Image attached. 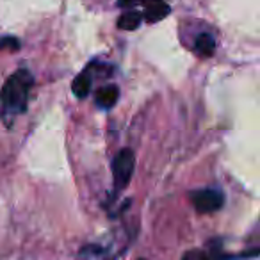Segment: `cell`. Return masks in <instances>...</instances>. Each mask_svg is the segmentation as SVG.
<instances>
[{"instance_id":"obj_1","label":"cell","mask_w":260,"mask_h":260,"mask_svg":"<svg viewBox=\"0 0 260 260\" xmlns=\"http://www.w3.org/2000/svg\"><path fill=\"white\" fill-rule=\"evenodd\" d=\"M32 86L34 77L29 70L15 72L2 86V91H0V114H2V121L8 126H11L13 121L27 111Z\"/></svg>"},{"instance_id":"obj_2","label":"cell","mask_w":260,"mask_h":260,"mask_svg":"<svg viewBox=\"0 0 260 260\" xmlns=\"http://www.w3.org/2000/svg\"><path fill=\"white\" fill-rule=\"evenodd\" d=\"M134 168H136V157L132 150L123 148L121 152L116 153L114 160H112V180H114L116 192L123 191L128 185L130 178L134 175Z\"/></svg>"},{"instance_id":"obj_3","label":"cell","mask_w":260,"mask_h":260,"mask_svg":"<svg viewBox=\"0 0 260 260\" xmlns=\"http://www.w3.org/2000/svg\"><path fill=\"white\" fill-rule=\"evenodd\" d=\"M119 8H136V6H143L145 11L141 13L143 20H146L148 23H155L159 20L166 18L170 15V6L164 0H119Z\"/></svg>"},{"instance_id":"obj_4","label":"cell","mask_w":260,"mask_h":260,"mask_svg":"<svg viewBox=\"0 0 260 260\" xmlns=\"http://www.w3.org/2000/svg\"><path fill=\"white\" fill-rule=\"evenodd\" d=\"M194 209L200 214H212L223 207L224 196L219 189H200V191H192L189 194Z\"/></svg>"},{"instance_id":"obj_5","label":"cell","mask_w":260,"mask_h":260,"mask_svg":"<svg viewBox=\"0 0 260 260\" xmlns=\"http://www.w3.org/2000/svg\"><path fill=\"white\" fill-rule=\"evenodd\" d=\"M118 98H119V89H118V86H114V84H109V86L100 87V89L96 91V94H94V102H96V105L102 109L114 107Z\"/></svg>"},{"instance_id":"obj_6","label":"cell","mask_w":260,"mask_h":260,"mask_svg":"<svg viewBox=\"0 0 260 260\" xmlns=\"http://www.w3.org/2000/svg\"><path fill=\"white\" fill-rule=\"evenodd\" d=\"M216 50V40H214L212 34L203 32L196 38L194 41V52L200 55V57H210Z\"/></svg>"},{"instance_id":"obj_7","label":"cell","mask_w":260,"mask_h":260,"mask_svg":"<svg viewBox=\"0 0 260 260\" xmlns=\"http://www.w3.org/2000/svg\"><path fill=\"white\" fill-rule=\"evenodd\" d=\"M91 82H93L91 68H86L75 80H73V93H75L79 98H86L91 91Z\"/></svg>"},{"instance_id":"obj_8","label":"cell","mask_w":260,"mask_h":260,"mask_svg":"<svg viewBox=\"0 0 260 260\" xmlns=\"http://www.w3.org/2000/svg\"><path fill=\"white\" fill-rule=\"evenodd\" d=\"M143 22V15L136 9H128L125 11L118 20V27L121 30H136Z\"/></svg>"},{"instance_id":"obj_9","label":"cell","mask_w":260,"mask_h":260,"mask_svg":"<svg viewBox=\"0 0 260 260\" xmlns=\"http://www.w3.org/2000/svg\"><path fill=\"white\" fill-rule=\"evenodd\" d=\"M182 260H212V256L207 255L203 249H189L187 253H184Z\"/></svg>"},{"instance_id":"obj_10","label":"cell","mask_w":260,"mask_h":260,"mask_svg":"<svg viewBox=\"0 0 260 260\" xmlns=\"http://www.w3.org/2000/svg\"><path fill=\"white\" fill-rule=\"evenodd\" d=\"M0 48H6V50H18L20 41L16 38H2L0 40Z\"/></svg>"},{"instance_id":"obj_11","label":"cell","mask_w":260,"mask_h":260,"mask_svg":"<svg viewBox=\"0 0 260 260\" xmlns=\"http://www.w3.org/2000/svg\"><path fill=\"white\" fill-rule=\"evenodd\" d=\"M138 260H146V258H138Z\"/></svg>"}]
</instances>
